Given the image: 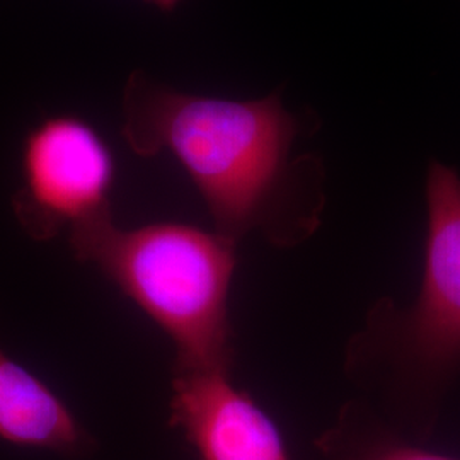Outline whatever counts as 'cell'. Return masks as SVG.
Masks as SVG:
<instances>
[{
	"mask_svg": "<svg viewBox=\"0 0 460 460\" xmlns=\"http://www.w3.org/2000/svg\"><path fill=\"white\" fill-rule=\"evenodd\" d=\"M121 133L133 154H171L197 186L215 232L237 243L258 234L296 247L321 224L324 167L294 155L300 118L279 93L263 99L197 96L133 70L121 93Z\"/></svg>",
	"mask_w": 460,
	"mask_h": 460,
	"instance_id": "obj_1",
	"label": "cell"
},
{
	"mask_svg": "<svg viewBox=\"0 0 460 460\" xmlns=\"http://www.w3.org/2000/svg\"><path fill=\"white\" fill-rule=\"evenodd\" d=\"M427 243L410 307L382 298L345 351V372L376 411L406 437L427 438L460 372V174L429 163Z\"/></svg>",
	"mask_w": 460,
	"mask_h": 460,
	"instance_id": "obj_2",
	"label": "cell"
},
{
	"mask_svg": "<svg viewBox=\"0 0 460 460\" xmlns=\"http://www.w3.org/2000/svg\"><path fill=\"white\" fill-rule=\"evenodd\" d=\"M68 243L79 261L94 264L171 338L174 372L230 374L237 243L180 222L121 229L113 214L70 230Z\"/></svg>",
	"mask_w": 460,
	"mask_h": 460,
	"instance_id": "obj_3",
	"label": "cell"
},
{
	"mask_svg": "<svg viewBox=\"0 0 460 460\" xmlns=\"http://www.w3.org/2000/svg\"><path fill=\"white\" fill-rule=\"evenodd\" d=\"M115 172L111 148L89 121L49 116L22 144V182L13 198L17 222L30 237L49 241L111 214Z\"/></svg>",
	"mask_w": 460,
	"mask_h": 460,
	"instance_id": "obj_4",
	"label": "cell"
},
{
	"mask_svg": "<svg viewBox=\"0 0 460 460\" xmlns=\"http://www.w3.org/2000/svg\"><path fill=\"white\" fill-rule=\"evenodd\" d=\"M169 425L199 460H290L277 423L224 372H174Z\"/></svg>",
	"mask_w": 460,
	"mask_h": 460,
	"instance_id": "obj_5",
	"label": "cell"
},
{
	"mask_svg": "<svg viewBox=\"0 0 460 460\" xmlns=\"http://www.w3.org/2000/svg\"><path fill=\"white\" fill-rule=\"evenodd\" d=\"M0 438L21 447L47 448L66 457L94 450L62 399L28 368L0 349Z\"/></svg>",
	"mask_w": 460,
	"mask_h": 460,
	"instance_id": "obj_6",
	"label": "cell"
},
{
	"mask_svg": "<svg viewBox=\"0 0 460 460\" xmlns=\"http://www.w3.org/2000/svg\"><path fill=\"white\" fill-rule=\"evenodd\" d=\"M314 445L324 460H459L418 447L362 399L346 402Z\"/></svg>",
	"mask_w": 460,
	"mask_h": 460,
	"instance_id": "obj_7",
	"label": "cell"
},
{
	"mask_svg": "<svg viewBox=\"0 0 460 460\" xmlns=\"http://www.w3.org/2000/svg\"><path fill=\"white\" fill-rule=\"evenodd\" d=\"M144 2L157 7L163 13H172L181 4L182 0H144Z\"/></svg>",
	"mask_w": 460,
	"mask_h": 460,
	"instance_id": "obj_8",
	"label": "cell"
}]
</instances>
